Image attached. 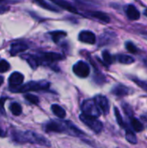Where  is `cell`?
<instances>
[{
	"instance_id": "obj_25",
	"label": "cell",
	"mask_w": 147,
	"mask_h": 148,
	"mask_svg": "<svg viewBox=\"0 0 147 148\" xmlns=\"http://www.w3.org/2000/svg\"><path fill=\"white\" fill-rule=\"evenodd\" d=\"M102 57H103L104 62L106 63H107V64H112L114 62V60H115V57H113L111 56V54L108 51H107V50L102 52Z\"/></svg>"
},
{
	"instance_id": "obj_28",
	"label": "cell",
	"mask_w": 147,
	"mask_h": 148,
	"mask_svg": "<svg viewBox=\"0 0 147 148\" xmlns=\"http://www.w3.org/2000/svg\"><path fill=\"white\" fill-rule=\"evenodd\" d=\"M126 49H127L129 52H131V53H133V54L138 53V48H137L136 45H135L133 42H126Z\"/></svg>"
},
{
	"instance_id": "obj_35",
	"label": "cell",
	"mask_w": 147,
	"mask_h": 148,
	"mask_svg": "<svg viewBox=\"0 0 147 148\" xmlns=\"http://www.w3.org/2000/svg\"><path fill=\"white\" fill-rule=\"evenodd\" d=\"M144 14H145V16H147V9L145 10V11H144Z\"/></svg>"
},
{
	"instance_id": "obj_26",
	"label": "cell",
	"mask_w": 147,
	"mask_h": 148,
	"mask_svg": "<svg viewBox=\"0 0 147 148\" xmlns=\"http://www.w3.org/2000/svg\"><path fill=\"white\" fill-rule=\"evenodd\" d=\"M24 98L30 103L32 104H38L39 103V98L34 95H30V94H27L24 95Z\"/></svg>"
},
{
	"instance_id": "obj_5",
	"label": "cell",
	"mask_w": 147,
	"mask_h": 148,
	"mask_svg": "<svg viewBox=\"0 0 147 148\" xmlns=\"http://www.w3.org/2000/svg\"><path fill=\"white\" fill-rule=\"evenodd\" d=\"M46 132L49 133H67L68 132V121H51L45 126Z\"/></svg>"
},
{
	"instance_id": "obj_7",
	"label": "cell",
	"mask_w": 147,
	"mask_h": 148,
	"mask_svg": "<svg viewBox=\"0 0 147 148\" xmlns=\"http://www.w3.org/2000/svg\"><path fill=\"white\" fill-rule=\"evenodd\" d=\"M39 57L40 62L42 63V62H58L63 59V56L59 54V53H55V52H43L41 54Z\"/></svg>"
},
{
	"instance_id": "obj_6",
	"label": "cell",
	"mask_w": 147,
	"mask_h": 148,
	"mask_svg": "<svg viewBox=\"0 0 147 148\" xmlns=\"http://www.w3.org/2000/svg\"><path fill=\"white\" fill-rule=\"evenodd\" d=\"M73 72L80 78H86L90 74V67L84 61H79L73 66Z\"/></svg>"
},
{
	"instance_id": "obj_10",
	"label": "cell",
	"mask_w": 147,
	"mask_h": 148,
	"mask_svg": "<svg viewBox=\"0 0 147 148\" xmlns=\"http://www.w3.org/2000/svg\"><path fill=\"white\" fill-rule=\"evenodd\" d=\"M28 45L25 42H16L10 44V53L12 56H16L19 53H22L23 51H25L26 49H28Z\"/></svg>"
},
{
	"instance_id": "obj_2",
	"label": "cell",
	"mask_w": 147,
	"mask_h": 148,
	"mask_svg": "<svg viewBox=\"0 0 147 148\" xmlns=\"http://www.w3.org/2000/svg\"><path fill=\"white\" fill-rule=\"evenodd\" d=\"M50 86V83L46 81H40V82H29L21 87H12L10 91L18 92V93H24L29 91H39V90H45L48 89Z\"/></svg>"
},
{
	"instance_id": "obj_34",
	"label": "cell",
	"mask_w": 147,
	"mask_h": 148,
	"mask_svg": "<svg viewBox=\"0 0 147 148\" xmlns=\"http://www.w3.org/2000/svg\"><path fill=\"white\" fill-rule=\"evenodd\" d=\"M144 63H145V65H146V66H147V58L144 60Z\"/></svg>"
},
{
	"instance_id": "obj_22",
	"label": "cell",
	"mask_w": 147,
	"mask_h": 148,
	"mask_svg": "<svg viewBox=\"0 0 147 148\" xmlns=\"http://www.w3.org/2000/svg\"><path fill=\"white\" fill-rule=\"evenodd\" d=\"M114 114H115V117H116V120H117L118 124H119L120 127H124L126 130L129 129L130 127H129L128 125H127L126 123H125V121H123V118H122V116H121V114H120V111H119V109H118L117 108H114Z\"/></svg>"
},
{
	"instance_id": "obj_12",
	"label": "cell",
	"mask_w": 147,
	"mask_h": 148,
	"mask_svg": "<svg viewBox=\"0 0 147 148\" xmlns=\"http://www.w3.org/2000/svg\"><path fill=\"white\" fill-rule=\"evenodd\" d=\"M24 76L19 72H13L9 77V84L11 87H18L23 83Z\"/></svg>"
},
{
	"instance_id": "obj_9",
	"label": "cell",
	"mask_w": 147,
	"mask_h": 148,
	"mask_svg": "<svg viewBox=\"0 0 147 148\" xmlns=\"http://www.w3.org/2000/svg\"><path fill=\"white\" fill-rule=\"evenodd\" d=\"M78 39L80 42L88 43V44H94L96 42V36L94 32L90 30H82L80 32L78 36Z\"/></svg>"
},
{
	"instance_id": "obj_31",
	"label": "cell",
	"mask_w": 147,
	"mask_h": 148,
	"mask_svg": "<svg viewBox=\"0 0 147 148\" xmlns=\"http://www.w3.org/2000/svg\"><path fill=\"white\" fill-rule=\"evenodd\" d=\"M10 8L7 6H0V14H4L5 12L9 11Z\"/></svg>"
},
{
	"instance_id": "obj_3",
	"label": "cell",
	"mask_w": 147,
	"mask_h": 148,
	"mask_svg": "<svg viewBox=\"0 0 147 148\" xmlns=\"http://www.w3.org/2000/svg\"><path fill=\"white\" fill-rule=\"evenodd\" d=\"M80 120L86 125L88 126L90 129H92L94 133L100 134L103 128V124L98 120L97 117L90 116L85 114H81L80 115Z\"/></svg>"
},
{
	"instance_id": "obj_14",
	"label": "cell",
	"mask_w": 147,
	"mask_h": 148,
	"mask_svg": "<svg viewBox=\"0 0 147 148\" xmlns=\"http://www.w3.org/2000/svg\"><path fill=\"white\" fill-rule=\"evenodd\" d=\"M126 16L127 17L130 19V20H133V21H136V20H139V17H140V13L139 11L138 10V9L133 5V4H130L126 7Z\"/></svg>"
},
{
	"instance_id": "obj_30",
	"label": "cell",
	"mask_w": 147,
	"mask_h": 148,
	"mask_svg": "<svg viewBox=\"0 0 147 148\" xmlns=\"http://www.w3.org/2000/svg\"><path fill=\"white\" fill-rule=\"evenodd\" d=\"M123 109L125 111V113L129 116V117H132L133 116V110L131 108V107L127 104H123Z\"/></svg>"
},
{
	"instance_id": "obj_16",
	"label": "cell",
	"mask_w": 147,
	"mask_h": 148,
	"mask_svg": "<svg viewBox=\"0 0 147 148\" xmlns=\"http://www.w3.org/2000/svg\"><path fill=\"white\" fill-rule=\"evenodd\" d=\"M22 58L24 59L28 63L29 65L33 69H36L40 64V60H39V57L38 56H31V55H23L22 56Z\"/></svg>"
},
{
	"instance_id": "obj_15",
	"label": "cell",
	"mask_w": 147,
	"mask_h": 148,
	"mask_svg": "<svg viewBox=\"0 0 147 148\" xmlns=\"http://www.w3.org/2000/svg\"><path fill=\"white\" fill-rule=\"evenodd\" d=\"M88 14L95 18V19H98L99 21H101L102 23H110V17L104 12L102 11H97V10H94V11H88Z\"/></svg>"
},
{
	"instance_id": "obj_29",
	"label": "cell",
	"mask_w": 147,
	"mask_h": 148,
	"mask_svg": "<svg viewBox=\"0 0 147 148\" xmlns=\"http://www.w3.org/2000/svg\"><path fill=\"white\" fill-rule=\"evenodd\" d=\"M133 81L139 86L142 89H144L145 91L147 92V82L146 81H142V80H139V79H137V78H133Z\"/></svg>"
},
{
	"instance_id": "obj_19",
	"label": "cell",
	"mask_w": 147,
	"mask_h": 148,
	"mask_svg": "<svg viewBox=\"0 0 147 148\" xmlns=\"http://www.w3.org/2000/svg\"><path fill=\"white\" fill-rule=\"evenodd\" d=\"M130 121H131V126H132V127H133V129L134 131L141 132V131L144 130V125L137 118L132 116V117H130Z\"/></svg>"
},
{
	"instance_id": "obj_4",
	"label": "cell",
	"mask_w": 147,
	"mask_h": 148,
	"mask_svg": "<svg viewBox=\"0 0 147 148\" xmlns=\"http://www.w3.org/2000/svg\"><path fill=\"white\" fill-rule=\"evenodd\" d=\"M81 111L82 114L90 115V116H94V117H99L101 114V111L99 109V108L97 107L94 100H86L83 101L82 105H81Z\"/></svg>"
},
{
	"instance_id": "obj_36",
	"label": "cell",
	"mask_w": 147,
	"mask_h": 148,
	"mask_svg": "<svg viewBox=\"0 0 147 148\" xmlns=\"http://www.w3.org/2000/svg\"><path fill=\"white\" fill-rule=\"evenodd\" d=\"M3 1H4V0H0V3H1V2H3Z\"/></svg>"
},
{
	"instance_id": "obj_24",
	"label": "cell",
	"mask_w": 147,
	"mask_h": 148,
	"mask_svg": "<svg viewBox=\"0 0 147 148\" xmlns=\"http://www.w3.org/2000/svg\"><path fill=\"white\" fill-rule=\"evenodd\" d=\"M10 109L11 113H12L14 115H16V116L20 115L21 113H22V108H21V106H20L18 103H16V102H14V103H12V104L10 105Z\"/></svg>"
},
{
	"instance_id": "obj_21",
	"label": "cell",
	"mask_w": 147,
	"mask_h": 148,
	"mask_svg": "<svg viewBox=\"0 0 147 148\" xmlns=\"http://www.w3.org/2000/svg\"><path fill=\"white\" fill-rule=\"evenodd\" d=\"M34 2L38 4L40 7L45 9V10H50V11H55V12H58L59 10L55 8L54 6H52L51 4H49V3H47L45 0H34Z\"/></svg>"
},
{
	"instance_id": "obj_8",
	"label": "cell",
	"mask_w": 147,
	"mask_h": 148,
	"mask_svg": "<svg viewBox=\"0 0 147 148\" xmlns=\"http://www.w3.org/2000/svg\"><path fill=\"white\" fill-rule=\"evenodd\" d=\"M94 101L97 105V107L99 108L100 111L105 114H107L109 113L110 110V105H109V101L108 99L106 96L103 95H97L94 97Z\"/></svg>"
},
{
	"instance_id": "obj_17",
	"label": "cell",
	"mask_w": 147,
	"mask_h": 148,
	"mask_svg": "<svg viewBox=\"0 0 147 148\" xmlns=\"http://www.w3.org/2000/svg\"><path fill=\"white\" fill-rule=\"evenodd\" d=\"M115 60L122 64H132L135 62V59L133 56L127 55H118L115 56Z\"/></svg>"
},
{
	"instance_id": "obj_1",
	"label": "cell",
	"mask_w": 147,
	"mask_h": 148,
	"mask_svg": "<svg viewBox=\"0 0 147 148\" xmlns=\"http://www.w3.org/2000/svg\"><path fill=\"white\" fill-rule=\"evenodd\" d=\"M15 139L17 141H21V142H29V143H35L41 146H44V147H50V143L46 138L30 131L25 133H16L15 134Z\"/></svg>"
},
{
	"instance_id": "obj_13",
	"label": "cell",
	"mask_w": 147,
	"mask_h": 148,
	"mask_svg": "<svg viewBox=\"0 0 147 148\" xmlns=\"http://www.w3.org/2000/svg\"><path fill=\"white\" fill-rule=\"evenodd\" d=\"M130 92H131L130 88L123 84H118V85L114 86V88L112 89V94L116 96H119V97L126 96V95H129Z\"/></svg>"
},
{
	"instance_id": "obj_27",
	"label": "cell",
	"mask_w": 147,
	"mask_h": 148,
	"mask_svg": "<svg viewBox=\"0 0 147 148\" xmlns=\"http://www.w3.org/2000/svg\"><path fill=\"white\" fill-rule=\"evenodd\" d=\"M10 68V63L6 60H1L0 61V73L7 72Z\"/></svg>"
},
{
	"instance_id": "obj_33",
	"label": "cell",
	"mask_w": 147,
	"mask_h": 148,
	"mask_svg": "<svg viewBox=\"0 0 147 148\" xmlns=\"http://www.w3.org/2000/svg\"><path fill=\"white\" fill-rule=\"evenodd\" d=\"M3 77L0 75V86L3 84Z\"/></svg>"
},
{
	"instance_id": "obj_18",
	"label": "cell",
	"mask_w": 147,
	"mask_h": 148,
	"mask_svg": "<svg viewBox=\"0 0 147 148\" xmlns=\"http://www.w3.org/2000/svg\"><path fill=\"white\" fill-rule=\"evenodd\" d=\"M49 35H50L52 40L54 41V42L58 43L62 39H63L67 36V33L62 30H55V31L50 32Z\"/></svg>"
},
{
	"instance_id": "obj_20",
	"label": "cell",
	"mask_w": 147,
	"mask_h": 148,
	"mask_svg": "<svg viewBox=\"0 0 147 148\" xmlns=\"http://www.w3.org/2000/svg\"><path fill=\"white\" fill-rule=\"evenodd\" d=\"M51 110H52V112H53L58 118H60V119H63V118H65V116H66V111H65L61 106H59V105H57V104L52 105V106H51Z\"/></svg>"
},
{
	"instance_id": "obj_23",
	"label": "cell",
	"mask_w": 147,
	"mask_h": 148,
	"mask_svg": "<svg viewBox=\"0 0 147 148\" xmlns=\"http://www.w3.org/2000/svg\"><path fill=\"white\" fill-rule=\"evenodd\" d=\"M126 140L131 144H137V141H138L135 134L130 128L126 130Z\"/></svg>"
},
{
	"instance_id": "obj_11",
	"label": "cell",
	"mask_w": 147,
	"mask_h": 148,
	"mask_svg": "<svg viewBox=\"0 0 147 148\" xmlns=\"http://www.w3.org/2000/svg\"><path fill=\"white\" fill-rule=\"evenodd\" d=\"M51 2H53L54 3H55L57 6L69 11V12H72V13H78V10L76 7H75L72 3H70L67 0H50Z\"/></svg>"
},
{
	"instance_id": "obj_32",
	"label": "cell",
	"mask_w": 147,
	"mask_h": 148,
	"mask_svg": "<svg viewBox=\"0 0 147 148\" xmlns=\"http://www.w3.org/2000/svg\"><path fill=\"white\" fill-rule=\"evenodd\" d=\"M4 135H5L4 132H3L2 129H0V137H3V136H4Z\"/></svg>"
}]
</instances>
